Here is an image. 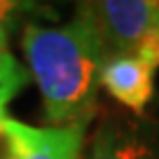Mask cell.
Returning <instances> with one entry per match:
<instances>
[{
    "mask_svg": "<svg viewBox=\"0 0 159 159\" xmlns=\"http://www.w3.org/2000/svg\"><path fill=\"white\" fill-rule=\"evenodd\" d=\"M29 72L52 126H87L97 110L106 52L91 25L75 15L68 25H27L21 37Z\"/></svg>",
    "mask_w": 159,
    "mask_h": 159,
    "instance_id": "1",
    "label": "cell"
},
{
    "mask_svg": "<svg viewBox=\"0 0 159 159\" xmlns=\"http://www.w3.org/2000/svg\"><path fill=\"white\" fill-rule=\"evenodd\" d=\"M77 15L91 25L107 60L136 54L159 29V0H93L79 2Z\"/></svg>",
    "mask_w": 159,
    "mask_h": 159,
    "instance_id": "2",
    "label": "cell"
},
{
    "mask_svg": "<svg viewBox=\"0 0 159 159\" xmlns=\"http://www.w3.org/2000/svg\"><path fill=\"white\" fill-rule=\"evenodd\" d=\"M81 159H159V122L110 114L97 124Z\"/></svg>",
    "mask_w": 159,
    "mask_h": 159,
    "instance_id": "3",
    "label": "cell"
},
{
    "mask_svg": "<svg viewBox=\"0 0 159 159\" xmlns=\"http://www.w3.org/2000/svg\"><path fill=\"white\" fill-rule=\"evenodd\" d=\"M99 83L118 103L141 116L153 97L155 68L141 60L136 54L114 56L106 60Z\"/></svg>",
    "mask_w": 159,
    "mask_h": 159,
    "instance_id": "4",
    "label": "cell"
},
{
    "mask_svg": "<svg viewBox=\"0 0 159 159\" xmlns=\"http://www.w3.org/2000/svg\"><path fill=\"white\" fill-rule=\"evenodd\" d=\"M87 126H46L27 159H81Z\"/></svg>",
    "mask_w": 159,
    "mask_h": 159,
    "instance_id": "5",
    "label": "cell"
},
{
    "mask_svg": "<svg viewBox=\"0 0 159 159\" xmlns=\"http://www.w3.org/2000/svg\"><path fill=\"white\" fill-rule=\"evenodd\" d=\"M41 130L4 116L0 120V159H27L39 143Z\"/></svg>",
    "mask_w": 159,
    "mask_h": 159,
    "instance_id": "6",
    "label": "cell"
},
{
    "mask_svg": "<svg viewBox=\"0 0 159 159\" xmlns=\"http://www.w3.org/2000/svg\"><path fill=\"white\" fill-rule=\"evenodd\" d=\"M29 81V70L17 58H12V54L6 50L0 52V114H6L8 101L21 93V89L27 87Z\"/></svg>",
    "mask_w": 159,
    "mask_h": 159,
    "instance_id": "7",
    "label": "cell"
},
{
    "mask_svg": "<svg viewBox=\"0 0 159 159\" xmlns=\"http://www.w3.org/2000/svg\"><path fill=\"white\" fill-rule=\"evenodd\" d=\"M136 56L141 60H145V62H147L149 66H153V68L159 66V29H155L153 33L139 46Z\"/></svg>",
    "mask_w": 159,
    "mask_h": 159,
    "instance_id": "8",
    "label": "cell"
},
{
    "mask_svg": "<svg viewBox=\"0 0 159 159\" xmlns=\"http://www.w3.org/2000/svg\"><path fill=\"white\" fill-rule=\"evenodd\" d=\"M6 41H8V23L0 21V52L6 50Z\"/></svg>",
    "mask_w": 159,
    "mask_h": 159,
    "instance_id": "9",
    "label": "cell"
},
{
    "mask_svg": "<svg viewBox=\"0 0 159 159\" xmlns=\"http://www.w3.org/2000/svg\"><path fill=\"white\" fill-rule=\"evenodd\" d=\"M4 116H6V114H0V120H2V118H4Z\"/></svg>",
    "mask_w": 159,
    "mask_h": 159,
    "instance_id": "10",
    "label": "cell"
}]
</instances>
